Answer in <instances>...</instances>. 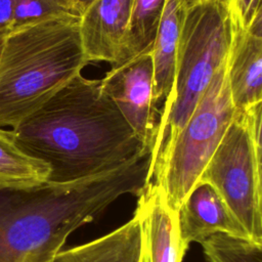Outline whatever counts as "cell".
<instances>
[{
  "mask_svg": "<svg viewBox=\"0 0 262 262\" xmlns=\"http://www.w3.org/2000/svg\"><path fill=\"white\" fill-rule=\"evenodd\" d=\"M10 133L25 154L49 167L50 183L94 176L149 150L106 94L101 79L81 73Z\"/></svg>",
  "mask_w": 262,
  "mask_h": 262,
  "instance_id": "1",
  "label": "cell"
},
{
  "mask_svg": "<svg viewBox=\"0 0 262 262\" xmlns=\"http://www.w3.org/2000/svg\"><path fill=\"white\" fill-rule=\"evenodd\" d=\"M151 156L77 181L0 186V262H54L68 237L125 194L149 182Z\"/></svg>",
  "mask_w": 262,
  "mask_h": 262,
  "instance_id": "2",
  "label": "cell"
},
{
  "mask_svg": "<svg viewBox=\"0 0 262 262\" xmlns=\"http://www.w3.org/2000/svg\"><path fill=\"white\" fill-rule=\"evenodd\" d=\"M78 17L11 30L0 55V128L12 130L90 63Z\"/></svg>",
  "mask_w": 262,
  "mask_h": 262,
  "instance_id": "3",
  "label": "cell"
},
{
  "mask_svg": "<svg viewBox=\"0 0 262 262\" xmlns=\"http://www.w3.org/2000/svg\"><path fill=\"white\" fill-rule=\"evenodd\" d=\"M230 38V15L225 0H198L186 4L177 44L174 83L160 111L150 168L188 120L226 59Z\"/></svg>",
  "mask_w": 262,
  "mask_h": 262,
  "instance_id": "4",
  "label": "cell"
},
{
  "mask_svg": "<svg viewBox=\"0 0 262 262\" xmlns=\"http://www.w3.org/2000/svg\"><path fill=\"white\" fill-rule=\"evenodd\" d=\"M227 57L214 74L188 120L154 162L149 178L178 211L201 176L235 115L227 79Z\"/></svg>",
  "mask_w": 262,
  "mask_h": 262,
  "instance_id": "5",
  "label": "cell"
},
{
  "mask_svg": "<svg viewBox=\"0 0 262 262\" xmlns=\"http://www.w3.org/2000/svg\"><path fill=\"white\" fill-rule=\"evenodd\" d=\"M262 102L235 113L200 182L222 198L247 237L262 244Z\"/></svg>",
  "mask_w": 262,
  "mask_h": 262,
  "instance_id": "6",
  "label": "cell"
},
{
  "mask_svg": "<svg viewBox=\"0 0 262 262\" xmlns=\"http://www.w3.org/2000/svg\"><path fill=\"white\" fill-rule=\"evenodd\" d=\"M101 84L142 145L152 152L159 111L152 103L151 50L113 66L101 79Z\"/></svg>",
  "mask_w": 262,
  "mask_h": 262,
  "instance_id": "7",
  "label": "cell"
},
{
  "mask_svg": "<svg viewBox=\"0 0 262 262\" xmlns=\"http://www.w3.org/2000/svg\"><path fill=\"white\" fill-rule=\"evenodd\" d=\"M137 198L133 215L139 230L137 262H182L188 248L180 237L178 211L169 207L163 190L152 181Z\"/></svg>",
  "mask_w": 262,
  "mask_h": 262,
  "instance_id": "8",
  "label": "cell"
},
{
  "mask_svg": "<svg viewBox=\"0 0 262 262\" xmlns=\"http://www.w3.org/2000/svg\"><path fill=\"white\" fill-rule=\"evenodd\" d=\"M230 25L227 79L235 112L243 114L262 102V15L248 28L230 15Z\"/></svg>",
  "mask_w": 262,
  "mask_h": 262,
  "instance_id": "9",
  "label": "cell"
},
{
  "mask_svg": "<svg viewBox=\"0 0 262 262\" xmlns=\"http://www.w3.org/2000/svg\"><path fill=\"white\" fill-rule=\"evenodd\" d=\"M134 0H92L79 19L84 53L91 63L121 62L123 45Z\"/></svg>",
  "mask_w": 262,
  "mask_h": 262,
  "instance_id": "10",
  "label": "cell"
},
{
  "mask_svg": "<svg viewBox=\"0 0 262 262\" xmlns=\"http://www.w3.org/2000/svg\"><path fill=\"white\" fill-rule=\"evenodd\" d=\"M179 233L183 245L202 244L215 233L247 237L219 193L208 183L199 182L178 210Z\"/></svg>",
  "mask_w": 262,
  "mask_h": 262,
  "instance_id": "11",
  "label": "cell"
},
{
  "mask_svg": "<svg viewBox=\"0 0 262 262\" xmlns=\"http://www.w3.org/2000/svg\"><path fill=\"white\" fill-rule=\"evenodd\" d=\"M186 0H166L151 49L154 87L152 103L163 104L170 95L175 77L176 51Z\"/></svg>",
  "mask_w": 262,
  "mask_h": 262,
  "instance_id": "12",
  "label": "cell"
},
{
  "mask_svg": "<svg viewBox=\"0 0 262 262\" xmlns=\"http://www.w3.org/2000/svg\"><path fill=\"white\" fill-rule=\"evenodd\" d=\"M138 248V224L132 217L104 235L59 251L54 262H137Z\"/></svg>",
  "mask_w": 262,
  "mask_h": 262,
  "instance_id": "13",
  "label": "cell"
},
{
  "mask_svg": "<svg viewBox=\"0 0 262 262\" xmlns=\"http://www.w3.org/2000/svg\"><path fill=\"white\" fill-rule=\"evenodd\" d=\"M49 167L25 154L10 130L0 128V186L32 187L48 181Z\"/></svg>",
  "mask_w": 262,
  "mask_h": 262,
  "instance_id": "14",
  "label": "cell"
},
{
  "mask_svg": "<svg viewBox=\"0 0 262 262\" xmlns=\"http://www.w3.org/2000/svg\"><path fill=\"white\" fill-rule=\"evenodd\" d=\"M165 3L166 0L133 1L120 63L152 49Z\"/></svg>",
  "mask_w": 262,
  "mask_h": 262,
  "instance_id": "15",
  "label": "cell"
},
{
  "mask_svg": "<svg viewBox=\"0 0 262 262\" xmlns=\"http://www.w3.org/2000/svg\"><path fill=\"white\" fill-rule=\"evenodd\" d=\"M201 245L209 262H262V244L243 236L215 233Z\"/></svg>",
  "mask_w": 262,
  "mask_h": 262,
  "instance_id": "16",
  "label": "cell"
},
{
  "mask_svg": "<svg viewBox=\"0 0 262 262\" xmlns=\"http://www.w3.org/2000/svg\"><path fill=\"white\" fill-rule=\"evenodd\" d=\"M82 12L75 0H16L11 30L49 18H80Z\"/></svg>",
  "mask_w": 262,
  "mask_h": 262,
  "instance_id": "17",
  "label": "cell"
},
{
  "mask_svg": "<svg viewBox=\"0 0 262 262\" xmlns=\"http://www.w3.org/2000/svg\"><path fill=\"white\" fill-rule=\"evenodd\" d=\"M229 14L244 28L250 27L254 20L262 15L261 0H225Z\"/></svg>",
  "mask_w": 262,
  "mask_h": 262,
  "instance_id": "18",
  "label": "cell"
},
{
  "mask_svg": "<svg viewBox=\"0 0 262 262\" xmlns=\"http://www.w3.org/2000/svg\"><path fill=\"white\" fill-rule=\"evenodd\" d=\"M16 0H0V31L10 32Z\"/></svg>",
  "mask_w": 262,
  "mask_h": 262,
  "instance_id": "19",
  "label": "cell"
},
{
  "mask_svg": "<svg viewBox=\"0 0 262 262\" xmlns=\"http://www.w3.org/2000/svg\"><path fill=\"white\" fill-rule=\"evenodd\" d=\"M7 34H8V32H6V31H0V55H1L2 48H3V45H4V41H5V38H6Z\"/></svg>",
  "mask_w": 262,
  "mask_h": 262,
  "instance_id": "20",
  "label": "cell"
},
{
  "mask_svg": "<svg viewBox=\"0 0 262 262\" xmlns=\"http://www.w3.org/2000/svg\"><path fill=\"white\" fill-rule=\"evenodd\" d=\"M80 6H81V8L84 10L85 9V7L92 1V0H75Z\"/></svg>",
  "mask_w": 262,
  "mask_h": 262,
  "instance_id": "21",
  "label": "cell"
},
{
  "mask_svg": "<svg viewBox=\"0 0 262 262\" xmlns=\"http://www.w3.org/2000/svg\"><path fill=\"white\" fill-rule=\"evenodd\" d=\"M187 1V3H189V2H193V1H198V0H186Z\"/></svg>",
  "mask_w": 262,
  "mask_h": 262,
  "instance_id": "22",
  "label": "cell"
}]
</instances>
